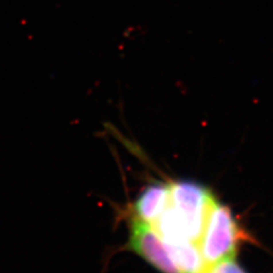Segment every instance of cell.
<instances>
[{
  "mask_svg": "<svg viewBox=\"0 0 273 273\" xmlns=\"http://www.w3.org/2000/svg\"><path fill=\"white\" fill-rule=\"evenodd\" d=\"M206 273H247L237 262L235 258L227 259L208 267Z\"/></svg>",
  "mask_w": 273,
  "mask_h": 273,
  "instance_id": "8992f818",
  "label": "cell"
},
{
  "mask_svg": "<svg viewBox=\"0 0 273 273\" xmlns=\"http://www.w3.org/2000/svg\"><path fill=\"white\" fill-rule=\"evenodd\" d=\"M241 232L231 210L213 198L198 245L207 267L235 258Z\"/></svg>",
  "mask_w": 273,
  "mask_h": 273,
  "instance_id": "6da1fadb",
  "label": "cell"
},
{
  "mask_svg": "<svg viewBox=\"0 0 273 273\" xmlns=\"http://www.w3.org/2000/svg\"><path fill=\"white\" fill-rule=\"evenodd\" d=\"M130 248L162 273H180L163 240L152 225L139 219L132 221Z\"/></svg>",
  "mask_w": 273,
  "mask_h": 273,
  "instance_id": "3957f363",
  "label": "cell"
},
{
  "mask_svg": "<svg viewBox=\"0 0 273 273\" xmlns=\"http://www.w3.org/2000/svg\"><path fill=\"white\" fill-rule=\"evenodd\" d=\"M164 244L180 273H206L208 267L197 243L181 241Z\"/></svg>",
  "mask_w": 273,
  "mask_h": 273,
  "instance_id": "5b68a950",
  "label": "cell"
},
{
  "mask_svg": "<svg viewBox=\"0 0 273 273\" xmlns=\"http://www.w3.org/2000/svg\"><path fill=\"white\" fill-rule=\"evenodd\" d=\"M213 198L209 190L196 182L177 181L169 184V204L187 240L199 243Z\"/></svg>",
  "mask_w": 273,
  "mask_h": 273,
  "instance_id": "7a4b0ae2",
  "label": "cell"
},
{
  "mask_svg": "<svg viewBox=\"0 0 273 273\" xmlns=\"http://www.w3.org/2000/svg\"><path fill=\"white\" fill-rule=\"evenodd\" d=\"M169 203V184L155 182L141 192L134 204L139 220L153 225Z\"/></svg>",
  "mask_w": 273,
  "mask_h": 273,
  "instance_id": "277c9868",
  "label": "cell"
}]
</instances>
